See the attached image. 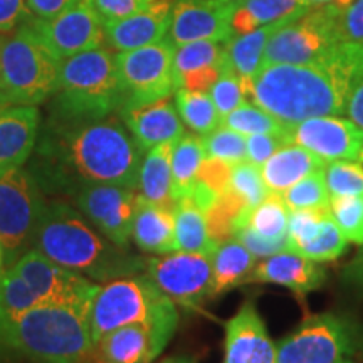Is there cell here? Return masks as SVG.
I'll return each instance as SVG.
<instances>
[{"mask_svg":"<svg viewBox=\"0 0 363 363\" xmlns=\"http://www.w3.org/2000/svg\"><path fill=\"white\" fill-rule=\"evenodd\" d=\"M71 125L44 143L29 170L44 192L74 197L96 184L138 190L143 152L126 126L110 116Z\"/></svg>","mask_w":363,"mask_h":363,"instance_id":"cell-1","label":"cell"},{"mask_svg":"<svg viewBox=\"0 0 363 363\" xmlns=\"http://www.w3.org/2000/svg\"><path fill=\"white\" fill-rule=\"evenodd\" d=\"M362 78L363 44L343 40L310 65H262L247 96L284 125H294L315 116L347 115Z\"/></svg>","mask_w":363,"mask_h":363,"instance_id":"cell-2","label":"cell"},{"mask_svg":"<svg viewBox=\"0 0 363 363\" xmlns=\"http://www.w3.org/2000/svg\"><path fill=\"white\" fill-rule=\"evenodd\" d=\"M33 246L57 264L103 284L145 267L140 257L111 242L65 201H45Z\"/></svg>","mask_w":363,"mask_h":363,"instance_id":"cell-3","label":"cell"},{"mask_svg":"<svg viewBox=\"0 0 363 363\" xmlns=\"http://www.w3.org/2000/svg\"><path fill=\"white\" fill-rule=\"evenodd\" d=\"M0 345L34 363H86L94 348L88 315L54 305L0 321Z\"/></svg>","mask_w":363,"mask_h":363,"instance_id":"cell-4","label":"cell"},{"mask_svg":"<svg viewBox=\"0 0 363 363\" xmlns=\"http://www.w3.org/2000/svg\"><path fill=\"white\" fill-rule=\"evenodd\" d=\"M57 110L69 123L110 116L123 103L116 54L101 48L61 62L56 93Z\"/></svg>","mask_w":363,"mask_h":363,"instance_id":"cell-5","label":"cell"},{"mask_svg":"<svg viewBox=\"0 0 363 363\" xmlns=\"http://www.w3.org/2000/svg\"><path fill=\"white\" fill-rule=\"evenodd\" d=\"M61 62L27 21L0 40V93L11 104L38 106L57 91Z\"/></svg>","mask_w":363,"mask_h":363,"instance_id":"cell-6","label":"cell"},{"mask_svg":"<svg viewBox=\"0 0 363 363\" xmlns=\"http://www.w3.org/2000/svg\"><path fill=\"white\" fill-rule=\"evenodd\" d=\"M93 342L135 323L179 321L175 303L147 274H131L99 286L88 311Z\"/></svg>","mask_w":363,"mask_h":363,"instance_id":"cell-7","label":"cell"},{"mask_svg":"<svg viewBox=\"0 0 363 363\" xmlns=\"http://www.w3.org/2000/svg\"><path fill=\"white\" fill-rule=\"evenodd\" d=\"M345 7L325 4L313 7L271 35L262 65H310L343 43Z\"/></svg>","mask_w":363,"mask_h":363,"instance_id":"cell-8","label":"cell"},{"mask_svg":"<svg viewBox=\"0 0 363 363\" xmlns=\"http://www.w3.org/2000/svg\"><path fill=\"white\" fill-rule=\"evenodd\" d=\"M358 326L350 318L306 316L278 343V363H355Z\"/></svg>","mask_w":363,"mask_h":363,"instance_id":"cell-9","label":"cell"},{"mask_svg":"<svg viewBox=\"0 0 363 363\" xmlns=\"http://www.w3.org/2000/svg\"><path fill=\"white\" fill-rule=\"evenodd\" d=\"M175 44L169 38L155 44L116 54L123 103L121 110L140 108L170 98L179 89L175 74Z\"/></svg>","mask_w":363,"mask_h":363,"instance_id":"cell-10","label":"cell"},{"mask_svg":"<svg viewBox=\"0 0 363 363\" xmlns=\"http://www.w3.org/2000/svg\"><path fill=\"white\" fill-rule=\"evenodd\" d=\"M45 199L40 185L22 167L0 172V244L9 257L33 246Z\"/></svg>","mask_w":363,"mask_h":363,"instance_id":"cell-11","label":"cell"},{"mask_svg":"<svg viewBox=\"0 0 363 363\" xmlns=\"http://www.w3.org/2000/svg\"><path fill=\"white\" fill-rule=\"evenodd\" d=\"M12 269L27 281L44 305L72 308L84 315L99 288L93 279L57 264L38 249L22 254Z\"/></svg>","mask_w":363,"mask_h":363,"instance_id":"cell-12","label":"cell"},{"mask_svg":"<svg viewBox=\"0 0 363 363\" xmlns=\"http://www.w3.org/2000/svg\"><path fill=\"white\" fill-rule=\"evenodd\" d=\"M145 271L172 301L184 308H199L212 298V254H162L145 261Z\"/></svg>","mask_w":363,"mask_h":363,"instance_id":"cell-13","label":"cell"},{"mask_svg":"<svg viewBox=\"0 0 363 363\" xmlns=\"http://www.w3.org/2000/svg\"><path fill=\"white\" fill-rule=\"evenodd\" d=\"M29 24L61 61L101 48L106 39L104 24L93 0H76L66 11L48 21L30 17Z\"/></svg>","mask_w":363,"mask_h":363,"instance_id":"cell-14","label":"cell"},{"mask_svg":"<svg viewBox=\"0 0 363 363\" xmlns=\"http://www.w3.org/2000/svg\"><path fill=\"white\" fill-rule=\"evenodd\" d=\"M136 190L120 185H86L76 192V207L99 233L116 246L128 249L138 203Z\"/></svg>","mask_w":363,"mask_h":363,"instance_id":"cell-15","label":"cell"},{"mask_svg":"<svg viewBox=\"0 0 363 363\" xmlns=\"http://www.w3.org/2000/svg\"><path fill=\"white\" fill-rule=\"evenodd\" d=\"M289 143H296L325 162H358L363 150V128L350 118L315 116L286 126Z\"/></svg>","mask_w":363,"mask_h":363,"instance_id":"cell-16","label":"cell"},{"mask_svg":"<svg viewBox=\"0 0 363 363\" xmlns=\"http://www.w3.org/2000/svg\"><path fill=\"white\" fill-rule=\"evenodd\" d=\"M179 321L126 325L94 343V363H152L165 350Z\"/></svg>","mask_w":363,"mask_h":363,"instance_id":"cell-17","label":"cell"},{"mask_svg":"<svg viewBox=\"0 0 363 363\" xmlns=\"http://www.w3.org/2000/svg\"><path fill=\"white\" fill-rule=\"evenodd\" d=\"M235 7L238 6H222L197 0H175L169 39L175 45L194 40L229 43L235 35L233 29Z\"/></svg>","mask_w":363,"mask_h":363,"instance_id":"cell-18","label":"cell"},{"mask_svg":"<svg viewBox=\"0 0 363 363\" xmlns=\"http://www.w3.org/2000/svg\"><path fill=\"white\" fill-rule=\"evenodd\" d=\"M222 363H278V343L272 342L252 301L225 323Z\"/></svg>","mask_w":363,"mask_h":363,"instance_id":"cell-19","label":"cell"},{"mask_svg":"<svg viewBox=\"0 0 363 363\" xmlns=\"http://www.w3.org/2000/svg\"><path fill=\"white\" fill-rule=\"evenodd\" d=\"M326 278L320 262L308 259L294 251H283L264 257L254 266L247 283H269L291 289L298 298L321 288Z\"/></svg>","mask_w":363,"mask_h":363,"instance_id":"cell-20","label":"cell"},{"mask_svg":"<svg viewBox=\"0 0 363 363\" xmlns=\"http://www.w3.org/2000/svg\"><path fill=\"white\" fill-rule=\"evenodd\" d=\"M121 118L142 152L167 142H179L185 135L184 121L170 98L140 108L121 110Z\"/></svg>","mask_w":363,"mask_h":363,"instance_id":"cell-21","label":"cell"},{"mask_svg":"<svg viewBox=\"0 0 363 363\" xmlns=\"http://www.w3.org/2000/svg\"><path fill=\"white\" fill-rule=\"evenodd\" d=\"M225 43L194 40L175 45V74L179 88L208 93L225 66Z\"/></svg>","mask_w":363,"mask_h":363,"instance_id":"cell-22","label":"cell"},{"mask_svg":"<svg viewBox=\"0 0 363 363\" xmlns=\"http://www.w3.org/2000/svg\"><path fill=\"white\" fill-rule=\"evenodd\" d=\"M39 130V111L11 104L0 113V172L22 167L33 155Z\"/></svg>","mask_w":363,"mask_h":363,"instance_id":"cell-23","label":"cell"},{"mask_svg":"<svg viewBox=\"0 0 363 363\" xmlns=\"http://www.w3.org/2000/svg\"><path fill=\"white\" fill-rule=\"evenodd\" d=\"M172 9L152 7L104 24V38L118 52L155 44L169 35Z\"/></svg>","mask_w":363,"mask_h":363,"instance_id":"cell-24","label":"cell"},{"mask_svg":"<svg viewBox=\"0 0 363 363\" xmlns=\"http://www.w3.org/2000/svg\"><path fill=\"white\" fill-rule=\"evenodd\" d=\"M174 208L148 202L142 195H138L133 230H131L136 247L142 249L143 252L158 254V256L179 251L175 239Z\"/></svg>","mask_w":363,"mask_h":363,"instance_id":"cell-25","label":"cell"},{"mask_svg":"<svg viewBox=\"0 0 363 363\" xmlns=\"http://www.w3.org/2000/svg\"><path fill=\"white\" fill-rule=\"evenodd\" d=\"M326 163L301 145L286 143L261 167V174L269 192L283 195L306 175L325 169Z\"/></svg>","mask_w":363,"mask_h":363,"instance_id":"cell-26","label":"cell"},{"mask_svg":"<svg viewBox=\"0 0 363 363\" xmlns=\"http://www.w3.org/2000/svg\"><path fill=\"white\" fill-rule=\"evenodd\" d=\"M303 13H293V16L283 17V19L271 22L246 34L234 35L229 43H225V57L229 66L233 67L235 74L244 81L249 89V83L256 76L262 66V57H264L266 45L269 43L271 35L281 27L294 19H298Z\"/></svg>","mask_w":363,"mask_h":363,"instance_id":"cell-27","label":"cell"},{"mask_svg":"<svg viewBox=\"0 0 363 363\" xmlns=\"http://www.w3.org/2000/svg\"><path fill=\"white\" fill-rule=\"evenodd\" d=\"M177 142L160 143L142 158L138 174V195L158 206L175 207L172 195V152Z\"/></svg>","mask_w":363,"mask_h":363,"instance_id":"cell-28","label":"cell"},{"mask_svg":"<svg viewBox=\"0 0 363 363\" xmlns=\"http://www.w3.org/2000/svg\"><path fill=\"white\" fill-rule=\"evenodd\" d=\"M257 257L235 239H227L212 254V298L247 283Z\"/></svg>","mask_w":363,"mask_h":363,"instance_id":"cell-29","label":"cell"},{"mask_svg":"<svg viewBox=\"0 0 363 363\" xmlns=\"http://www.w3.org/2000/svg\"><path fill=\"white\" fill-rule=\"evenodd\" d=\"M177 249L185 252L214 254L219 242L212 239L207 227L206 212L192 199H182L175 203Z\"/></svg>","mask_w":363,"mask_h":363,"instance_id":"cell-30","label":"cell"},{"mask_svg":"<svg viewBox=\"0 0 363 363\" xmlns=\"http://www.w3.org/2000/svg\"><path fill=\"white\" fill-rule=\"evenodd\" d=\"M289 216L291 211L286 206L283 195L281 194H267V197L254 208L242 211L234 220V229L244 225L251 229L252 233L266 239H283L288 238L289 229Z\"/></svg>","mask_w":363,"mask_h":363,"instance_id":"cell-31","label":"cell"},{"mask_svg":"<svg viewBox=\"0 0 363 363\" xmlns=\"http://www.w3.org/2000/svg\"><path fill=\"white\" fill-rule=\"evenodd\" d=\"M203 138L197 135H184L172 152V195L175 202L192 195L197 174L206 160Z\"/></svg>","mask_w":363,"mask_h":363,"instance_id":"cell-32","label":"cell"},{"mask_svg":"<svg viewBox=\"0 0 363 363\" xmlns=\"http://www.w3.org/2000/svg\"><path fill=\"white\" fill-rule=\"evenodd\" d=\"M308 11L310 7L303 6L299 0H244L234 11L233 29L235 35L246 34L283 17Z\"/></svg>","mask_w":363,"mask_h":363,"instance_id":"cell-33","label":"cell"},{"mask_svg":"<svg viewBox=\"0 0 363 363\" xmlns=\"http://www.w3.org/2000/svg\"><path fill=\"white\" fill-rule=\"evenodd\" d=\"M175 106L184 125L201 136L212 133L222 125V118L208 93L179 88L175 91Z\"/></svg>","mask_w":363,"mask_h":363,"instance_id":"cell-34","label":"cell"},{"mask_svg":"<svg viewBox=\"0 0 363 363\" xmlns=\"http://www.w3.org/2000/svg\"><path fill=\"white\" fill-rule=\"evenodd\" d=\"M44 305L38 293L16 271H4L0 276V321L11 320Z\"/></svg>","mask_w":363,"mask_h":363,"instance_id":"cell-35","label":"cell"},{"mask_svg":"<svg viewBox=\"0 0 363 363\" xmlns=\"http://www.w3.org/2000/svg\"><path fill=\"white\" fill-rule=\"evenodd\" d=\"M222 125L244 136L264 133L286 135V126H288L256 103L249 101H244L225 118H222Z\"/></svg>","mask_w":363,"mask_h":363,"instance_id":"cell-36","label":"cell"},{"mask_svg":"<svg viewBox=\"0 0 363 363\" xmlns=\"http://www.w3.org/2000/svg\"><path fill=\"white\" fill-rule=\"evenodd\" d=\"M347 238H345L342 229H340L330 212L325 217L323 224L318 229V233L308 242L299 246L294 252L301 254V256H305L311 261L326 262L338 259L345 252V249H347Z\"/></svg>","mask_w":363,"mask_h":363,"instance_id":"cell-37","label":"cell"},{"mask_svg":"<svg viewBox=\"0 0 363 363\" xmlns=\"http://www.w3.org/2000/svg\"><path fill=\"white\" fill-rule=\"evenodd\" d=\"M283 199L289 211L330 207V192L326 187L325 169L315 170L305 179L296 182L293 187H289L283 194Z\"/></svg>","mask_w":363,"mask_h":363,"instance_id":"cell-38","label":"cell"},{"mask_svg":"<svg viewBox=\"0 0 363 363\" xmlns=\"http://www.w3.org/2000/svg\"><path fill=\"white\" fill-rule=\"evenodd\" d=\"M229 190L242 201L246 208H254L269 194L264 179H262L261 167L254 165L249 160H244L233 167Z\"/></svg>","mask_w":363,"mask_h":363,"instance_id":"cell-39","label":"cell"},{"mask_svg":"<svg viewBox=\"0 0 363 363\" xmlns=\"http://www.w3.org/2000/svg\"><path fill=\"white\" fill-rule=\"evenodd\" d=\"M325 180L331 197L363 194V165L353 160H335L325 165Z\"/></svg>","mask_w":363,"mask_h":363,"instance_id":"cell-40","label":"cell"},{"mask_svg":"<svg viewBox=\"0 0 363 363\" xmlns=\"http://www.w3.org/2000/svg\"><path fill=\"white\" fill-rule=\"evenodd\" d=\"M330 212L348 242L363 244V194L331 197Z\"/></svg>","mask_w":363,"mask_h":363,"instance_id":"cell-41","label":"cell"},{"mask_svg":"<svg viewBox=\"0 0 363 363\" xmlns=\"http://www.w3.org/2000/svg\"><path fill=\"white\" fill-rule=\"evenodd\" d=\"M206 155L211 158H219L230 165L247 160V140L238 131L220 125L219 128L203 136Z\"/></svg>","mask_w":363,"mask_h":363,"instance_id":"cell-42","label":"cell"},{"mask_svg":"<svg viewBox=\"0 0 363 363\" xmlns=\"http://www.w3.org/2000/svg\"><path fill=\"white\" fill-rule=\"evenodd\" d=\"M208 96L214 101L220 118H225L230 111H234L235 108L246 101L247 88L244 81L229 66V62H225L219 79L208 89Z\"/></svg>","mask_w":363,"mask_h":363,"instance_id":"cell-43","label":"cell"},{"mask_svg":"<svg viewBox=\"0 0 363 363\" xmlns=\"http://www.w3.org/2000/svg\"><path fill=\"white\" fill-rule=\"evenodd\" d=\"M330 214V207L325 208H301L291 211L289 216V251H296L299 246L308 242L323 224L325 217Z\"/></svg>","mask_w":363,"mask_h":363,"instance_id":"cell-44","label":"cell"},{"mask_svg":"<svg viewBox=\"0 0 363 363\" xmlns=\"http://www.w3.org/2000/svg\"><path fill=\"white\" fill-rule=\"evenodd\" d=\"M103 24L133 16L145 9L174 7L175 0H93Z\"/></svg>","mask_w":363,"mask_h":363,"instance_id":"cell-45","label":"cell"},{"mask_svg":"<svg viewBox=\"0 0 363 363\" xmlns=\"http://www.w3.org/2000/svg\"><path fill=\"white\" fill-rule=\"evenodd\" d=\"M233 239L239 240L240 244H244L249 251H251L256 257H269L274 256V254L283 252V251H289V239L283 238V239H266L257 235L256 233H252L251 229L247 227L240 225L238 229H234L233 233Z\"/></svg>","mask_w":363,"mask_h":363,"instance_id":"cell-46","label":"cell"},{"mask_svg":"<svg viewBox=\"0 0 363 363\" xmlns=\"http://www.w3.org/2000/svg\"><path fill=\"white\" fill-rule=\"evenodd\" d=\"M247 140V160L254 165L262 167L269 158L274 155L281 147L288 142L286 135H251L246 136Z\"/></svg>","mask_w":363,"mask_h":363,"instance_id":"cell-47","label":"cell"},{"mask_svg":"<svg viewBox=\"0 0 363 363\" xmlns=\"http://www.w3.org/2000/svg\"><path fill=\"white\" fill-rule=\"evenodd\" d=\"M30 19L26 0H0V34H12Z\"/></svg>","mask_w":363,"mask_h":363,"instance_id":"cell-48","label":"cell"},{"mask_svg":"<svg viewBox=\"0 0 363 363\" xmlns=\"http://www.w3.org/2000/svg\"><path fill=\"white\" fill-rule=\"evenodd\" d=\"M343 39L363 44V0H353L343 11Z\"/></svg>","mask_w":363,"mask_h":363,"instance_id":"cell-49","label":"cell"},{"mask_svg":"<svg viewBox=\"0 0 363 363\" xmlns=\"http://www.w3.org/2000/svg\"><path fill=\"white\" fill-rule=\"evenodd\" d=\"M74 2L76 0H26L30 17L39 21L52 19Z\"/></svg>","mask_w":363,"mask_h":363,"instance_id":"cell-50","label":"cell"},{"mask_svg":"<svg viewBox=\"0 0 363 363\" xmlns=\"http://www.w3.org/2000/svg\"><path fill=\"white\" fill-rule=\"evenodd\" d=\"M342 278L345 284L363 293V244L353 256V259L343 267Z\"/></svg>","mask_w":363,"mask_h":363,"instance_id":"cell-51","label":"cell"},{"mask_svg":"<svg viewBox=\"0 0 363 363\" xmlns=\"http://www.w3.org/2000/svg\"><path fill=\"white\" fill-rule=\"evenodd\" d=\"M347 115L360 128H363V78L358 81L355 89H353L350 101H348L347 106Z\"/></svg>","mask_w":363,"mask_h":363,"instance_id":"cell-52","label":"cell"},{"mask_svg":"<svg viewBox=\"0 0 363 363\" xmlns=\"http://www.w3.org/2000/svg\"><path fill=\"white\" fill-rule=\"evenodd\" d=\"M355 363H363V326L358 328V340H357V355Z\"/></svg>","mask_w":363,"mask_h":363,"instance_id":"cell-53","label":"cell"},{"mask_svg":"<svg viewBox=\"0 0 363 363\" xmlns=\"http://www.w3.org/2000/svg\"><path fill=\"white\" fill-rule=\"evenodd\" d=\"M299 2H301L303 6L313 9V7L325 6V4H331V2H333V0H299Z\"/></svg>","mask_w":363,"mask_h":363,"instance_id":"cell-54","label":"cell"},{"mask_svg":"<svg viewBox=\"0 0 363 363\" xmlns=\"http://www.w3.org/2000/svg\"><path fill=\"white\" fill-rule=\"evenodd\" d=\"M197 2H211V4H222V6H239L244 0H197Z\"/></svg>","mask_w":363,"mask_h":363,"instance_id":"cell-55","label":"cell"},{"mask_svg":"<svg viewBox=\"0 0 363 363\" xmlns=\"http://www.w3.org/2000/svg\"><path fill=\"white\" fill-rule=\"evenodd\" d=\"M160 363H195V362L189 357H170V358H165V360H162Z\"/></svg>","mask_w":363,"mask_h":363,"instance_id":"cell-56","label":"cell"},{"mask_svg":"<svg viewBox=\"0 0 363 363\" xmlns=\"http://www.w3.org/2000/svg\"><path fill=\"white\" fill-rule=\"evenodd\" d=\"M7 106H11V103H9L7 99H6V96H4V94L0 93V113H2L4 110H6Z\"/></svg>","mask_w":363,"mask_h":363,"instance_id":"cell-57","label":"cell"},{"mask_svg":"<svg viewBox=\"0 0 363 363\" xmlns=\"http://www.w3.org/2000/svg\"><path fill=\"white\" fill-rule=\"evenodd\" d=\"M4 256H6V252H4L2 244H0V276H2L4 272Z\"/></svg>","mask_w":363,"mask_h":363,"instance_id":"cell-58","label":"cell"},{"mask_svg":"<svg viewBox=\"0 0 363 363\" xmlns=\"http://www.w3.org/2000/svg\"><path fill=\"white\" fill-rule=\"evenodd\" d=\"M352 2H353V0H337L338 6H342V7H348Z\"/></svg>","mask_w":363,"mask_h":363,"instance_id":"cell-59","label":"cell"},{"mask_svg":"<svg viewBox=\"0 0 363 363\" xmlns=\"http://www.w3.org/2000/svg\"><path fill=\"white\" fill-rule=\"evenodd\" d=\"M358 162H360L362 165H363V150H362V153H360V158H358Z\"/></svg>","mask_w":363,"mask_h":363,"instance_id":"cell-60","label":"cell"}]
</instances>
